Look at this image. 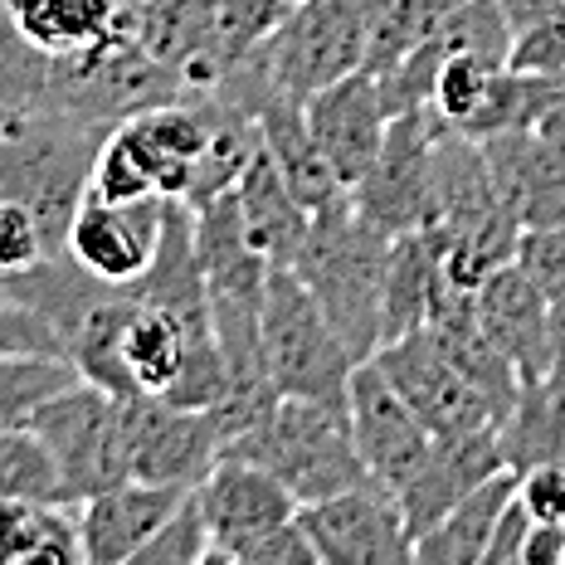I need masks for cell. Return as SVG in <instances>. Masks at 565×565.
Wrapping results in <instances>:
<instances>
[{
  "instance_id": "6da1fadb",
  "label": "cell",
  "mask_w": 565,
  "mask_h": 565,
  "mask_svg": "<svg viewBox=\"0 0 565 565\" xmlns=\"http://www.w3.org/2000/svg\"><path fill=\"white\" fill-rule=\"evenodd\" d=\"M113 127L58 108H0V195L40 220L50 258L68 254V220L88 191V171Z\"/></svg>"
},
{
  "instance_id": "7a4b0ae2",
  "label": "cell",
  "mask_w": 565,
  "mask_h": 565,
  "mask_svg": "<svg viewBox=\"0 0 565 565\" xmlns=\"http://www.w3.org/2000/svg\"><path fill=\"white\" fill-rule=\"evenodd\" d=\"M391 234H381L351 205V195L312 210V225L292 254V274L308 282L317 308L327 312L332 332L347 341L356 361L381 351V288Z\"/></svg>"
},
{
  "instance_id": "3957f363",
  "label": "cell",
  "mask_w": 565,
  "mask_h": 565,
  "mask_svg": "<svg viewBox=\"0 0 565 565\" xmlns=\"http://www.w3.org/2000/svg\"><path fill=\"white\" fill-rule=\"evenodd\" d=\"M220 458H244V463L268 468L282 488L298 498V508L366 482V463L351 439L347 405L308 395H278L249 429L225 439Z\"/></svg>"
},
{
  "instance_id": "277c9868",
  "label": "cell",
  "mask_w": 565,
  "mask_h": 565,
  "mask_svg": "<svg viewBox=\"0 0 565 565\" xmlns=\"http://www.w3.org/2000/svg\"><path fill=\"white\" fill-rule=\"evenodd\" d=\"M258 351L264 371L278 395H308L347 405V381L356 371V356L332 332L327 312L317 308L292 268H268L264 308H258Z\"/></svg>"
},
{
  "instance_id": "5b68a950",
  "label": "cell",
  "mask_w": 565,
  "mask_h": 565,
  "mask_svg": "<svg viewBox=\"0 0 565 565\" xmlns=\"http://www.w3.org/2000/svg\"><path fill=\"white\" fill-rule=\"evenodd\" d=\"M54 458L64 502L93 498L113 482L132 478V444H127V395H113L93 381H74L50 395L25 419Z\"/></svg>"
},
{
  "instance_id": "8992f818",
  "label": "cell",
  "mask_w": 565,
  "mask_h": 565,
  "mask_svg": "<svg viewBox=\"0 0 565 565\" xmlns=\"http://www.w3.org/2000/svg\"><path fill=\"white\" fill-rule=\"evenodd\" d=\"M366 0H298L288 20L264 44H254V64L268 98H312L317 88L366 68Z\"/></svg>"
},
{
  "instance_id": "52a82bcc",
  "label": "cell",
  "mask_w": 565,
  "mask_h": 565,
  "mask_svg": "<svg viewBox=\"0 0 565 565\" xmlns=\"http://www.w3.org/2000/svg\"><path fill=\"white\" fill-rule=\"evenodd\" d=\"M375 361H381V371L395 381V391L405 395V405L424 419V429L434 439H458V434L502 424V409L492 405V395L444 351V341L429 327L385 341L375 351Z\"/></svg>"
},
{
  "instance_id": "ba28073f",
  "label": "cell",
  "mask_w": 565,
  "mask_h": 565,
  "mask_svg": "<svg viewBox=\"0 0 565 565\" xmlns=\"http://www.w3.org/2000/svg\"><path fill=\"white\" fill-rule=\"evenodd\" d=\"M439 127H444V117L434 108L395 113L371 171L347 191L351 205L381 234H391V239L405 230H424V220H429L434 141H439Z\"/></svg>"
},
{
  "instance_id": "9c48e42d",
  "label": "cell",
  "mask_w": 565,
  "mask_h": 565,
  "mask_svg": "<svg viewBox=\"0 0 565 565\" xmlns=\"http://www.w3.org/2000/svg\"><path fill=\"white\" fill-rule=\"evenodd\" d=\"M195 502L210 526V565H244L258 541L302 512L268 468L244 458H215V468L195 482Z\"/></svg>"
},
{
  "instance_id": "30bf717a",
  "label": "cell",
  "mask_w": 565,
  "mask_h": 565,
  "mask_svg": "<svg viewBox=\"0 0 565 565\" xmlns=\"http://www.w3.org/2000/svg\"><path fill=\"white\" fill-rule=\"evenodd\" d=\"M347 419H351V439H356V454H361V463H366V473L391 492L405 488L434 449V434L424 429V419L405 405V395L395 391V381L381 371L375 356L356 361V371H351Z\"/></svg>"
},
{
  "instance_id": "8fae6325",
  "label": "cell",
  "mask_w": 565,
  "mask_h": 565,
  "mask_svg": "<svg viewBox=\"0 0 565 565\" xmlns=\"http://www.w3.org/2000/svg\"><path fill=\"white\" fill-rule=\"evenodd\" d=\"M298 516L322 565H399L409 561V546H415L399 498L375 478L337 492V498L308 502Z\"/></svg>"
},
{
  "instance_id": "7c38bea8",
  "label": "cell",
  "mask_w": 565,
  "mask_h": 565,
  "mask_svg": "<svg viewBox=\"0 0 565 565\" xmlns=\"http://www.w3.org/2000/svg\"><path fill=\"white\" fill-rule=\"evenodd\" d=\"M161 220H167V195L147 200H78L74 220H68V258L84 274H93L108 288H132L151 268L161 244Z\"/></svg>"
},
{
  "instance_id": "4fadbf2b",
  "label": "cell",
  "mask_w": 565,
  "mask_h": 565,
  "mask_svg": "<svg viewBox=\"0 0 565 565\" xmlns=\"http://www.w3.org/2000/svg\"><path fill=\"white\" fill-rule=\"evenodd\" d=\"M127 444H132L137 482L195 488L215 468L225 434L215 409H181L157 395H127Z\"/></svg>"
},
{
  "instance_id": "5bb4252c",
  "label": "cell",
  "mask_w": 565,
  "mask_h": 565,
  "mask_svg": "<svg viewBox=\"0 0 565 565\" xmlns=\"http://www.w3.org/2000/svg\"><path fill=\"white\" fill-rule=\"evenodd\" d=\"M302 113H308V132L322 147V157L332 161L337 181L351 191L371 171L375 151L385 141V127H391V108H385L375 74L356 68V74L317 88L312 98H302Z\"/></svg>"
},
{
  "instance_id": "9a60e30c",
  "label": "cell",
  "mask_w": 565,
  "mask_h": 565,
  "mask_svg": "<svg viewBox=\"0 0 565 565\" xmlns=\"http://www.w3.org/2000/svg\"><path fill=\"white\" fill-rule=\"evenodd\" d=\"M473 317L482 337L512 361L522 385H541L551 375V298L522 264H502L473 288Z\"/></svg>"
},
{
  "instance_id": "2e32d148",
  "label": "cell",
  "mask_w": 565,
  "mask_h": 565,
  "mask_svg": "<svg viewBox=\"0 0 565 565\" xmlns=\"http://www.w3.org/2000/svg\"><path fill=\"white\" fill-rule=\"evenodd\" d=\"M191 488H171V482H113V488L93 492V498L74 502L78 522V551L88 565H127L157 536V526L181 508Z\"/></svg>"
},
{
  "instance_id": "e0dca14e",
  "label": "cell",
  "mask_w": 565,
  "mask_h": 565,
  "mask_svg": "<svg viewBox=\"0 0 565 565\" xmlns=\"http://www.w3.org/2000/svg\"><path fill=\"white\" fill-rule=\"evenodd\" d=\"M488 157L492 185L522 230L565 225V151H556L536 127L498 132L478 141Z\"/></svg>"
},
{
  "instance_id": "ac0fdd59",
  "label": "cell",
  "mask_w": 565,
  "mask_h": 565,
  "mask_svg": "<svg viewBox=\"0 0 565 565\" xmlns=\"http://www.w3.org/2000/svg\"><path fill=\"white\" fill-rule=\"evenodd\" d=\"M210 98H167V103H151V108H137L132 117L117 122V132L132 141L137 161L147 167L157 195L181 200L191 175L200 167L210 147Z\"/></svg>"
},
{
  "instance_id": "d6986e66",
  "label": "cell",
  "mask_w": 565,
  "mask_h": 565,
  "mask_svg": "<svg viewBox=\"0 0 565 565\" xmlns=\"http://www.w3.org/2000/svg\"><path fill=\"white\" fill-rule=\"evenodd\" d=\"M502 468L508 463H502V449H498V429L458 434V439H434V449L419 463V473L395 492L409 536H424L458 498H468L482 478L502 473Z\"/></svg>"
},
{
  "instance_id": "ffe728a7",
  "label": "cell",
  "mask_w": 565,
  "mask_h": 565,
  "mask_svg": "<svg viewBox=\"0 0 565 565\" xmlns=\"http://www.w3.org/2000/svg\"><path fill=\"white\" fill-rule=\"evenodd\" d=\"M15 30L50 58H78L137 34L141 0H6Z\"/></svg>"
},
{
  "instance_id": "44dd1931",
  "label": "cell",
  "mask_w": 565,
  "mask_h": 565,
  "mask_svg": "<svg viewBox=\"0 0 565 565\" xmlns=\"http://www.w3.org/2000/svg\"><path fill=\"white\" fill-rule=\"evenodd\" d=\"M449 292L444 274V249L429 230H405L391 239L385 258V288H381V347L395 337L419 332L434 317L439 298Z\"/></svg>"
},
{
  "instance_id": "7402d4cb",
  "label": "cell",
  "mask_w": 565,
  "mask_h": 565,
  "mask_svg": "<svg viewBox=\"0 0 565 565\" xmlns=\"http://www.w3.org/2000/svg\"><path fill=\"white\" fill-rule=\"evenodd\" d=\"M215 327H185L181 317H171L167 308L132 298L122 322V375L132 395H167L175 385V375L185 366V351L195 341H210Z\"/></svg>"
},
{
  "instance_id": "603a6c76",
  "label": "cell",
  "mask_w": 565,
  "mask_h": 565,
  "mask_svg": "<svg viewBox=\"0 0 565 565\" xmlns=\"http://www.w3.org/2000/svg\"><path fill=\"white\" fill-rule=\"evenodd\" d=\"M234 200H239V215L254 234L258 254L268 258V268H288L302 234L312 225V210L292 195V185L282 181V171L274 167V157H268L264 147H258L254 161L244 167L239 185H234Z\"/></svg>"
},
{
  "instance_id": "cb8c5ba5",
  "label": "cell",
  "mask_w": 565,
  "mask_h": 565,
  "mask_svg": "<svg viewBox=\"0 0 565 565\" xmlns=\"http://www.w3.org/2000/svg\"><path fill=\"white\" fill-rule=\"evenodd\" d=\"M258 132H264V151L274 157V167L282 171V181L292 185V195L308 210H322L332 200L347 195V185L337 181L332 161L322 157V147L308 132V113H302V98H264L258 108Z\"/></svg>"
},
{
  "instance_id": "d4e9b609",
  "label": "cell",
  "mask_w": 565,
  "mask_h": 565,
  "mask_svg": "<svg viewBox=\"0 0 565 565\" xmlns=\"http://www.w3.org/2000/svg\"><path fill=\"white\" fill-rule=\"evenodd\" d=\"M516 498V473L502 468V473L482 478L468 498H458L439 522L424 536H415L409 546V561L419 565H482V551L492 541V526H498L502 508Z\"/></svg>"
},
{
  "instance_id": "484cf974",
  "label": "cell",
  "mask_w": 565,
  "mask_h": 565,
  "mask_svg": "<svg viewBox=\"0 0 565 565\" xmlns=\"http://www.w3.org/2000/svg\"><path fill=\"white\" fill-rule=\"evenodd\" d=\"M78 522L68 502H0V565H78Z\"/></svg>"
},
{
  "instance_id": "4316f807",
  "label": "cell",
  "mask_w": 565,
  "mask_h": 565,
  "mask_svg": "<svg viewBox=\"0 0 565 565\" xmlns=\"http://www.w3.org/2000/svg\"><path fill=\"white\" fill-rule=\"evenodd\" d=\"M565 93V74H526V68H498L492 74L488 93L473 108L458 132H468L473 141L498 137V132H522V127H536L546 108Z\"/></svg>"
},
{
  "instance_id": "83f0119b",
  "label": "cell",
  "mask_w": 565,
  "mask_h": 565,
  "mask_svg": "<svg viewBox=\"0 0 565 565\" xmlns=\"http://www.w3.org/2000/svg\"><path fill=\"white\" fill-rule=\"evenodd\" d=\"M84 381L68 356L44 351H0V424H25L50 395Z\"/></svg>"
},
{
  "instance_id": "f1b7e54d",
  "label": "cell",
  "mask_w": 565,
  "mask_h": 565,
  "mask_svg": "<svg viewBox=\"0 0 565 565\" xmlns=\"http://www.w3.org/2000/svg\"><path fill=\"white\" fill-rule=\"evenodd\" d=\"M458 6L463 0H366V20H371L366 68H385L409 44H419L424 34L439 30L449 20V10Z\"/></svg>"
},
{
  "instance_id": "f546056e",
  "label": "cell",
  "mask_w": 565,
  "mask_h": 565,
  "mask_svg": "<svg viewBox=\"0 0 565 565\" xmlns=\"http://www.w3.org/2000/svg\"><path fill=\"white\" fill-rule=\"evenodd\" d=\"M30 498V502H64L58 492L54 458L40 444L30 424H0V502Z\"/></svg>"
},
{
  "instance_id": "4dcf8cb0",
  "label": "cell",
  "mask_w": 565,
  "mask_h": 565,
  "mask_svg": "<svg viewBox=\"0 0 565 565\" xmlns=\"http://www.w3.org/2000/svg\"><path fill=\"white\" fill-rule=\"evenodd\" d=\"M498 68H508V64H498V58H488V54H473V50H449L444 64H439V78H434L429 108L439 113L449 127H463L468 117H473V108L482 103V93H488Z\"/></svg>"
},
{
  "instance_id": "1f68e13d",
  "label": "cell",
  "mask_w": 565,
  "mask_h": 565,
  "mask_svg": "<svg viewBox=\"0 0 565 565\" xmlns=\"http://www.w3.org/2000/svg\"><path fill=\"white\" fill-rule=\"evenodd\" d=\"M132 565H210V526L195 502V488L185 492L181 508L157 526V536L137 551Z\"/></svg>"
},
{
  "instance_id": "d6a6232c",
  "label": "cell",
  "mask_w": 565,
  "mask_h": 565,
  "mask_svg": "<svg viewBox=\"0 0 565 565\" xmlns=\"http://www.w3.org/2000/svg\"><path fill=\"white\" fill-rule=\"evenodd\" d=\"M88 195H98V200H147V195H157V185H151L147 167L137 161L132 141L117 132V127L103 137L98 157H93Z\"/></svg>"
},
{
  "instance_id": "836d02e7",
  "label": "cell",
  "mask_w": 565,
  "mask_h": 565,
  "mask_svg": "<svg viewBox=\"0 0 565 565\" xmlns=\"http://www.w3.org/2000/svg\"><path fill=\"white\" fill-rule=\"evenodd\" d=\"M44 258H50V249H44L40 220L20 200L0 195V274H20V268H34Z\"/></svg>"
},
{
  "instance_id": "e575fe53",
  "label": "cell",
  "mask_w": 565,
  "mask_h": 565,
  "mask_svg": "<svg viewBox=\"0 0 565 565\" xmlns=\"http://www.w3.org/2000/svg\"><path fill=\"white\" fill-rule=\"evenodd\" d=\"M508 68H526V74H565V10L536 20V25L512 34Z\"/></svg>"
},
{
  "instance_id": "d590c367",
  "label": "cell",
  "mask_w": 565,
  "mask_h": 565,
  "mask_svg": "<svg viewBox=\"0 0 565 565\" xmlns=\"http://www.w3.org/2000/svg\"><path fill=\"white\" fill-rule=\"evenodd\" d=\"M516 264L536 278V288L551 302L565 298V225H546V230H522L516 244Z\"/></svg>"
},
{
  "instance_id": "8d00e7d4",
  "label": "cell",
  "mask_w": 565,
  "mask_h": 565,
  "mask_svg": "<svg viewBox=\"0 0 565 565\" xmlns=\"http://www.w3.org/2000/svg\"><path fill=\"white\" fill-rule=\"evenodd\" d=\"M516 498L532 512V522H556L565 526V458L536 463L526 473H516Z\"/></svg>"
},
{
  "instance_id": "74e56055",
  "label": "cell",
  "mask_w": 565,
  "mask_h": 565,
  "mask_svg": "<svg viewBox=\"0 0 565 565\" xmlns=\"http://www.w3.org/2000/svg\"><path fill=\"white\" fill-rule=\"evenodd\" d=\"M0 351H44V356H68L64 337L44 322L40 312L0 298Z\"/></svg>"
},
{
  "instance_id": "f35d334b",
  "label": "cell",
  "mask_w": 565,
  "mask_h": 565,
  "mask_svg": "<svg viewBox=\"0 0 565 565\" xmlns=\"http://www.w3.org/2000/svg\"><path fill=\"white\" fill-rule=\"evenodd\" d=\"M244 565H322V561H317V546L308 526H302V516H292L288 526H278L274 536L258 541Z\"/></svg>"
},
{
  "instance_id": "ab89813d",
  "label": "cell",
  "mask_w": 565,
  "mask_h": 565,
  "mask_svg": "<svg viewBox=\"0 0 565 565\" xmlns=\"http://www.w3.org/2000/svg\"><path fill=\"white\" fill-rule=\"evenodd\" d=\"M532 532V512L522 508V498H512L502 508L498 526H492V541L482 551V565H522V541Z\"/></svg>"
},
{
  "instance_id": "60d3db41",
  "label": "cell",
  "mask_w": 565,
  "mask_h": 565,
  "mask_svg": "<svg viewBox=\"0 0 565 565\" xmlns=\"http://www.w3.org/2000/svg\"><path fill=\"white\" fill-rule=\"evenodd\" d=\"M522 565H565V526L532 522V532L522 541Z\"/></svg>"
},
{
  "instance_id": "b9f144b4",
  "label": "cell",
  "mask_w": 565,
  "mask_h": 565,
  "mask_svg": "<svg viewBox=\"0 0 565 565\" xmlns=\"http://www.w3.org/2000/svg\"><path fill=\"white\" fill-rule=\"evenodd\" d=\"M498 6H502V15H508L512 34H516V30L536 25V20H546V15H556V10H565V0H498Z\"/></svg>"
},
{
  "instance_id": "7bdbcfd3",
  "label": "cell",
  "mask_w": 565,
  "mask_h": 565,
  "mask_svg": "<svg viewBox=\"0 0 565 565\" xmlns=\"http://www.w3.org/2000/svg\"><path fill=\"white\" fill-rule=\"evenodd\" d=\"M536 132L546 137L556 151H565V93H561V98L546 108V117H541V122H536Z\"/></svg>"
},
{
  "instance_id": "ee69618b",
  "label": "cell",
  "mask_w": 565,
  "mask_h": 565,
  "mask_svg": "<svg viewBox=\"0 0 565 565\" xmlns=\"http://www.w3.org/2000/svg\"><path fill=\"white\" fill-rule=\"evenodd\" d=\"M288 6H298V0H288Z\"/></svg>"
}]
</instances>
